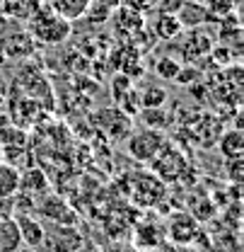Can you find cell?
Segmentation results:
<instances>
[{
	"instance_id": "6da1fadb",
	"label": "cell",
	"mask_w": 244,
	"mask_h": 252,
	"mask_svg": "<svg viewBox=\"0 0 244 252\" xmlns=\"http://www.w3.org/2000/svg\"><path fill=\"white\" fill-rule=\"evenodd\" d=\"M29 36L41 41V44H63L70 39V32H73V25L68 20H63L61 15H56L49 5H44L29 22Z\"/></svg>"
},
{
	"instance_id": "7a4b0ae2",
	"label": "cell",
	"mask_w": 244,
	"mask_h": 252,
	"mask_svg": "<svg viewBox=\"0 0 244 252\" xmlns=\"http://www.w3.org/2000/svg\"><path fill=\"white\" fill-rule=\"evenodd\" d=\"M41 248L49 252H80L85 248V238L78 230V225H58L46 223L44 225V243Z\"/></svg>"
},
{
	"instance_id": "3957f363",
	"label": "cell",
	"mask_w": 244,
	"mask_h": 252,
	"mask_svg": "<svg viewBox=\"0 0 244 252\" xmlns=\"http://www.w3.org/2000/svg\"><path fill=\"white\" fill-rule=\"evenodd\" d=\"M36 214H41V219L46 223H58V225H78V214L70 209V204L56 196V194H46L36 201Z\"/></svg>"
},
{
	"instance_id": "277c9868",
	"label": "cell",
	"mask_w": 244,
	"mask_h": 252,
	"mask_svg": "<svg viewBox=\"0 0 244 252\" xmlns=\"http://www.w3.org/2000/svg\"><path fill=\"white\" fill-rule=\"evenodd\" d=\"M162 148H164V138H162L160 131L145 128V131H138V133L128 136V151L138 160H153Z\"/></svg>"
},
{
	"instance_id": "5b68a950",
	"label": "cell",
	"mask_w": 244,
	"mask_h": 252,
	"mask_svg": "<svg viewBox=\"0 0 244 252\" xmlns=\"http://www.w3.org/2000/svg\"><path fill=\"white\" fill-rule=\"evenodd\" d=\"M167 233L179 245L193 243V238L198 235V220L193 219L191 214H186V211H177L167 220Z\"/></svg>"
},
{
	"instance_id": "8992f818",
	"label": "cell",
	"mask_w": 244,
	"mask_h": 252,
	"mask_svg": "<svg viewBox=\"0 0 244 252\" xmlns=\"http://www.w3.org/2000/svg\"><path fill=\"white\" fill-rule=\"evenodd\" d=\"M182 49H184V56H189V61H196V59H201V56L213 51V34H208L201 27H193L189 32V39L184 36Z\"/></svg>"
},
{
	"instance_id": "52a82bcc",
	"label": "cell",
	"mask_w": 244,
	"mask_h": 252,
	"mask_svg": "<svg viewBox=\"0 0 244 252\" xmlns=\"http://www.w3.org/2000/svg\"><path fill=\"white\" fill-rule=\"evenodd\" d=\"M17 194L31 199V204H34V199L51 194V185H49V180L41 170H27L25 175H20V191Z\"/></svg>"
},
{
	"instance_id": "ba28073f",
	"label": "cell",
	"mask_w": 244,
	"mask_h": 252,
	"mask_svg": "<svg viewBox=\"0 0 244 252\" xmlns=\"http://www.w3.org/2000/svg\"><path fill=\"white\" fill-rule=\"evenodd\" d=\"M17 230H20V238L25 245H29L31 250H39L41 243H44V223L39 219H34L31 214H17Z\"/></svg>"
},
{
	"instance_id": "9c48e42d",
	"label": "cell",
	"mask_w": 244,
	"mask_h": 252,
	"mask_svg": "<svg viewBox=\"0 0 244 252\" xmlns=\"http://www.w3.org/2000/svg\"><path fill=\"white\" fill-rule=\"evenodd\" d=\"M107 114H109L111 119H107V117L99 112V114H97V124L102 126L104 131H109V136H114V138L128 136V131H131V119H128V114H123L119 107L107 109Z\"/></svg>"
},
{
	"instance_id": "30bf717a",
	"label": "cell",
	"mask_w": 244,
	"mask_h": 252,
	"mask_svg": "<svg viewBox=\"0 0 244 252\" xmlns=\"http://www.w3.org/2000/svg\"><path fill=\"white\" fill-rule=\"evenodd\" d=\"M90 5H92V0H51L49 7L73 25L75 20H82L87 15Z\"/></svg>"
},
{
	"instance_id": "8fae6325",
	"label": "cell",
	"mask_w": 244,
	"mask_h": 252,
	"mask_svg": "<svg viewBox=\"0 0 244 252\" xmlns=\"http://www.w3.org/2000/svg\"><path fill=\"white\" fill-rule=\"evenodd\" d=\"M20 245H22V238H20L15 219L10 216L0 219V252H17Z\"/></svg>"
},
{
	"instance_id": "7c38bea8",
	"label": "cell",
	"mask_w": 244,
	"mask_h": 252,
	"mask_svg": "<svg viewBox=\"0 0 244 252\" xmlns=\"http://www.w3.org/2000/svg\"><path fill=\"white\" fill-rule=\"evenodd\" d=\"M20 170L7 165V162H0V199H10V196H17L20 191Z\"/></svg>"
},
{
	"instance_id": "4fadbf2b",
	"label": "cell",
	"mask_w": 244,
	"mask_h": 252,
	"mask_svg": "<svg viewBox=\"0 0 244 252\" xmlns=\"http://www.w3.org/2000/svg\"><path fill=\"white\" fill-rule=\"evenodd\" d=\"M182 30H184L182 22H179V17H177L174 12H162V15L155 20V34H157L162 41H169V39L179 36Z\"/></svg>"
},
{
	"instance_id": "5bb4252c",
	"label": "cell",
	"mask_w": 244,
	"mask_h": 252,
	"mask_svg": "<svg viewBox=\"0 0 244 252\" xmlns=\"http://www.w3.org/2000/svg\"><path fill=\"white\" fill-rule=\"evenodd\" d=\"M220 151H222L225 160H237V158H242V151H244L242 131H240V128L225 131L222 138H220Z\"/></svg>"
},
{
	"instance_id": "9a60e30c",
	"label": "cell",
	"mask_w": 244,
	"mask_h": 252,
	"mask_svg": "<svg viewBox=\"0 0 244 252\" xmlns=\"http://www.w3.org/2000/svg\"><path fill=\"white\" fill-rule=\"evenodd\" d=\"M41 7H44V0H12L7 15L15 17V20H20V22H29Z\"/></svg>"
},
{
	"instance_id": "2e32d148",
	"label": "cell",
	"mask_w": 244,
	"mask_h": 252,
	"mask_svg": "<svg viewBox=\"0 0 244 252\" xmlns=\"http://www.w3.org/2000/svg\"><path fill=\"white\" fill-rule=\"evenodd\" d=\"M140 99V109H155V107H164L167 102V90L157 88V85H148L143 93L138 94Z\"/></svg>"
},
{
	"instance_id": "e0dca14e",
	"label": "cell",
	"mask_w": 244,
	"mask_h": 252,
	"mask_svg": "<svg viewBox=\"0 0 244 252\" xmlns=\"http://www.w3.org/2000/svg\"><path fill=\"white\" fill-rule=\"evenodd\" d=\"M116 22H119L121 27H128V32H136L143 27V15H140L138 10H133V7L121 5V7L116 10Z\"/></svg>"
},
{
	"instance_id": "ac0fdd59",
	"label": "cell",
	"mask_w": 244,
	"mask_h": 252,
	"mask_svg": "<svg viewBox=\"0 0 244 252\" xmlns=\"http://www.w3.org/2000/svg\"><path fill=\"white\" fill-rule=\"evenodd\" d=\"M138 114L143 117L145 126H148V128H153V131H162L164 126L169 124V114H164V109H162V107H155V109H140Z\"/></svg>"
},
{
	"instance_id": "d6986e66",
	"label": "cell",
	"mask_w": 244,
	"mask_h": 252,
	"mask_svg": "<svg viewBox=\"0 0 244 252\" xmlns=\"http://www.w3.org/2000/svg\"><path fill=\"white\" fill-rule=\"evenodd\" d=\"M179 70H182V63L177 61L174 56H162V59H157V63H155L157 78H164V80H174L179 75Z\"/></svg>"
},
{
	"instance_id": "ffe728a7",
	"label": "cell",
	"mask_w": 244,
	"mask_h": 252,
	"mask_svg": "<svg viewBox=\"0 0 244 252\" xmlns=\"http://www.w3.org/2000/svg\"><path fill=\"white\" fill-rule=\"evenodd\" d=\"M109 12H111V7H109V2H104V0H92L90 10H87V22H94V25H102V22H107L109 20Z\"/></svg>"
},
{
	"instance_id": "44dd1931",
	"label": "cell",
	"mask_w": 244,
	"mask_h": 252,
	"mask_svg": "<svg viewBox=\"0 0 244 252\" xmlns=\"http://www.w3.org/2000/svg\"><path fill=\"white\" fill-rule=\"evenodd\" d=\"M203 7L211 15H230L232 12V0H206Z\"/></svg>"
},
{
	"instance_id": "7402d4cb",
	"label": "cell",
	"mask_w": 244,
	"mask_h": 252,
	"mask_svg": "<svg viewBox=\"0 0 244 252\" xmlns=\"http://www.w3.org/2000/svg\"><path fill=\"white\" fill-rule=\"evenodd\" d=\"M196 78H201V70H196V68H189V70H186L182 65V70H179V75H177L174 80H177V83H193Z\"/></svg>"
},
{
	"instance_id": "603a6c76",
	"label": "cell",
	"mask_w": 244,
	"mask_h": 252,
	"mask_svg": "<svg viewBox=\"0 0 244 252\" xmlns=\"http://www.w3.org/2000/svg\"><path fill=\"white\" fill-rule=\"evenodd\" d=\"M10 2H12V0H0V12H2V15H7V10H10Z\"/></svg>"
},
{
	"instance_id": "cb8c5ba5",
	"label": "cell",
	"mask_w": 244,
	"mask_h": 252,
	"mask_svg": "<svg viewBox=\"0 0 244 252\" xmlns=\"http://www.w3.org/2000/svg\"><path fill=\"white\" fill-rule=\"evenodd\" d=\"M0 104H2V94H0Z\"/></svg>"
},
{
	"instance_id": "d4e9b609",
	"label": "cell",
	"mask_w": 244,
	"mask_h": 252,
	"mask_svg": "<svg viewBox=\"0 0 244 252\" xmlns=\"http://www.w3.org/2000/svg\"><path fill=\"white\" fill-rule=\"evenodd\" d=\"M0 158H2V148H0Z\"/></svg>"
}]
</instances>
